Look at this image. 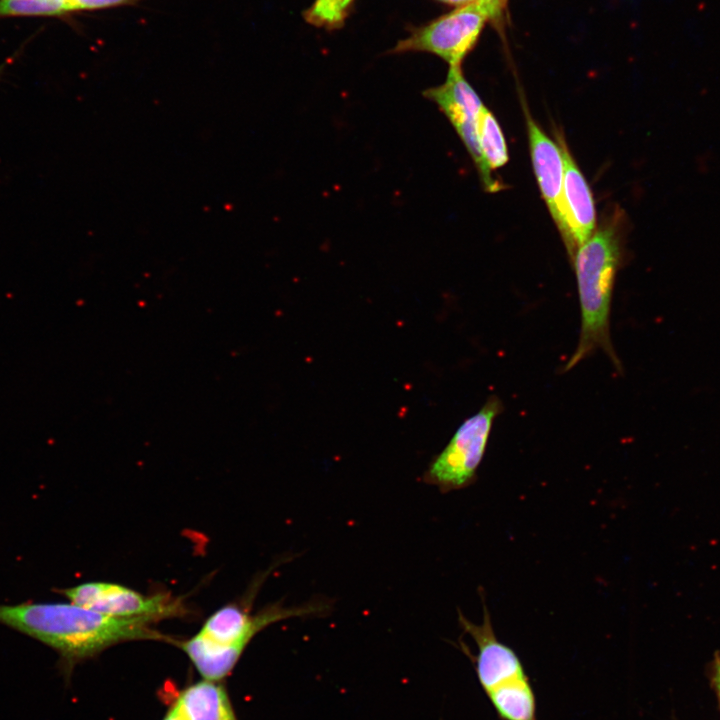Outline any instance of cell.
Masks as SVG:
<instances>
[{"mask_svg": "<svg viewBox=\"0 0 720 720\" xmlns=\"http://www.w3.org/2000/svg\"><path fill=\"white\" fill-rule=\"evenodd\" d=\"M144 617L100 614L74 603L0 605V624L39 640L56 650L72 668L115 644L132 640H169Z\"/></svg>", "mask_w": 720, "mask_h": 720, "instance_id": "1", "label": "cell"}, {"mask_svg": "<svg viewBox=\"0 0 720 720\" xmlns=\"http://www.w3.org/2000/svg\"><path fill=\"white\" fill-rule=\"evenodd\" d=\"M618 216L606 217L578 248L571 262L576 275L581 326L576 349L562 372L570 371L598 350L622 372L610 333L613 291L624 256Z\"/></svg>", "mask_w": 720, "mask_h": 720, "instance_id": "2", "label": "cell"}, {"mask_svg": "<svg viewBox=\"0 0 720 720\" xmlns=\"http://www.w3.org/2000/svg\"><path fill=\"white\" fill-rule=\"evenodd\" d=\"M506 3L507 0H476L457 6L416 28L398 41L391 53L428 52L449 66L461 65L476 46L485 25L502 16Z\"/></svg>", "mask_w": 720, "mask_h": 720, "instance_id": "3", "label": "cell"}, {"mask_svg": "<svg viewBox=\"0 0 720 720\" xmlns=\"http://www.w3.org/2000/svg\"><path fill=\"white\" fill-rule=\"evenodd\" d=\"M503 408L501 399L491 395L458 427L445 448L433 459L424 474V481L443 492L470 485L484 457L493 424Z\"/></svg>", "mask_w": 720, "mask_h": 720, "instance_id": "4", "label": "cell"}, {"mask_svg": "<svg viewBox=\"0 0 720 720\" xmlns=\"http://www.w3.org/2000/svg\"><path fill=\"white\" fill-rule=\"evenodd\" d=\"M57 593L71 603L111 617H144L156 622L186 613L182 600L168 593L144 595L111 582H85L58 589Z\"/></svg>", "mask_w": 720, "mask_h": 720, "instance_id": "5", "label": "cell"}, {"mask_svg": "<svg viewBox=\"0 0 720 720\" xmlns=\"http://www.w3.org/2000/svg\"><path fill=\"white\" fill-rule=\"evenodd\" d=\"M423 95L437 105L454 127L479 172L484 188L489 192L500 190L502 186L486 167L478 143L477 122L484 104L464 77L461 65L449 66L445 81L426 89Z\"/></svg>", "mask_w": 720, "mask_h": 720, "instance_id": "6", "label": "cell"}, {"mask_svg": "<svg viewBox=\"0 0 720 720\" xmlns=\"http://www.w3.org/2000/svg\"><path fill=\"white\" fill-rule=\"evenodd\" d=\"M564 161L560 221L557 226L572 262L578 248L597 227L596 209L589 184L562 138L557 136Z\"/></svg>", "mask_w": 720, "mask_h": 720, "instance_id": "7", "label": "cell"}, {"mask_svg": "<svg viewBox=\"0 0 720 720\" xmlns=\"http://www.w3.org/2000/svg\"><path fill=\"white\" fill-rule=\"evenodd\" d=\"M523 107L533 170L546 206L558 226L564 180L562 150L559 142L552 140L541 129L527 106L523 105Z\"/></svg>", "mask_w": 720, "mask_h": 720, "instance_id": "8", "label": "cell"}, {"mask_svg": "<svg viewBox=\"0 0 720 720\" xmlns=\"http://www.w3.org/2000/svg\"><path fill=\"white\" fill-rule=\"evenodd\" d=\"M502 720H537L536 696L526 670L484 690Z\"/></svg>", "mask_w": 720, "mask_h": 720, "instance_id": "9", "label": "cell"}, {"mask_svg": "<svg viewBox=\"0 0 720 720\" xmlns=\"http://www.w3.org/2000/svg\"><path fill=\"white\" fill-rule=\"evenodd\" d=\"M175 703L185 720H237L226 689L216 681L188 686Z\"/></svg>", "mask_w": 720, "mask_h": 720, "instance_id": "10", "label": "cell"}, {"mask_svg": "<svg viewBox=\"0 0 720 720\" xmlns=\"http://www.w3.org/2000/svg\"><path fill=\"white\" fill-rule=\"evenodd\" d=\"M205 680L219 681L233 670L243 650L218 643L200 632L184 641H176Z\"/></svg>", "mask_w": 720, "mask_h": 720, "instance_id": "11", "label": "cell"}, {"mask_svg": "<svg viewBox=\"0 0 720 720\" xmlns=\"http://www.w3.org/2000/svg\"><path fill=\"white\" fill-rule=\"evenodd\" d=\"M477 135L486 167L490 171L503 167L509 159L506 140L499 122L485 105L478 117Z\"/></svg>", "mask_w": 720, "mask_h": 720, "instance_id": "12", "label": "cell"}, {"mask_svg": "<svg viewBox=\"0 0 720 720\" xmlns=\"http://www.w3.org/2000/svg\"><path fill=\"white\" fill-rule=\"evenodd\" d=\"M69 12L70 0H0V18L61 16Z\"/></svg>", "mask_w": 720, "mask_h": 720, "instance_id": "13", "label": "cell"}, {"mask_svg": "<svg viewBox=\"0 0 720 720\" xmlns=\"http://www.w3.org/2000/svg\"><path fill=\"white\" fill-rule=\"evenodd\" d=\"M354 0H315L304 12L305 20L316 27L337 29L341 27Z\"/></svg>", "mask_w": 720, "mask_h": 720, "instance_id": "14", "label": "cell"}, {"mask_svg": "<svg viewBox=\"0 0 720 720\" xmlns=\"http://www.w3.org/2000/svg\"><path fill=\"white\" fill-rule=\"evenodd\" d=\"M140 0H70L73 11L96 10L136 3Z\"/></svg>", "mask_w": 720, "mask_h": 720, "instance_id": "15", "label": "cell"}, {"mask_svg": "<svg viewBox=\"0 0 720 720\" xmlns=\"http://www.w3.org/2000/svg\"><path fill=\"white\" fill-rule=\"evenodd\" d=\"M711 682L720 704V656H717L714 660Z\"/></svg>", "mask_w": 720, "mask_h": 720, "instance_id": "16", "label": "cell"}, {"mask_svg": "<svg viewBox=\"0 0 720 720\" xmlns=\"http://www.w3.org/2000/svg\"><path fill=\"white\" fill-rule=\"evenodd\" d=\"M163 720H185L176 703L169 709Z\"/></svg>", "mask_w": 720, "mask_h": 720, "instance_id": "17", "label": "cell"}, {"mask_svg": "<svg viewBox=\"0 0 720 720\" xmlns=\"http://www.w3.org/2000/svg\"><path fill=\"white\" fill-rule=\"evenodd\" d=\"M436 1H439V2L444 3V4H447V5H452V6H456V7H457V6H461V5H464V4L471 3V2L476 1V0H436Z\"/></svg>", "mask_w": 720, "mask_h": 720, "instance_id": "18", "label": "cell"}, {"mask_svg": "<svg viewBox=\"0 0 720 720\" xmlns=\"http://www.w3.org/2000/svg\"><path fill=\"white\" fill-rule=\"evenodd\" d=\"M7 63H8V61L5 62V63H2V64L0 65V75L3 73L5 67L7 66Z\"/></svg>", "mask_w": 720, "mask_h": 720, "instance_id": "19", "label": "cell"}]
</instances>
